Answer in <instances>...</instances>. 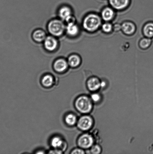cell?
Segmentation results:
<instances>
[{
    "label": "cell",
    "mask_w": 153,
    "mask_h": 154,
    "mask_svg": "<svg viewBox=\"0 0 153 154\" xmlns=\"http://www.w3.org/2000/svg\"><path fill=\"white\" fill-rule=\"evenodd\" d=\"M32 37L35 41L39 43L44 41L46 37V33L41 29H37L34 31L33 33Z\"/></svg>",
    "instance_id": "5bb4252c"
},
{
    "label": "cell",
    "mask_w": 153,
    "mask_h": 154,
    "mask_svg": "<svg viewBox=\"0 0 153 154\" xmlns=\"http://www.w3.org/2000/svg\"><path fill=\"white\" fill-rule=\"evenodd\" d=\"M106 85L105 82L104 81H102L100 83V86H101V87H104Z\"/></svg>",
    "instance_id": "484cf974"
},
{
    "label": "cell",
    "mask_w": 153,
    "mask_h": 154,
    "mask_svg": "<svg viewBox=\"0 0 153 154\" xmlns=\"http://www.w3.org/2000/svg\"><path fill=\"white\" fill-rule=\"evenodd\" d=\"M93 123L92 118L89 116H83L79 119L78 122V126L82 131H87L92 127Z\"/></svg>",
    "instance_id": "5b68a950"
},
{
    "label": "cell",
    "mask_w": 153,
    "mask_h": 154,
    "mask_svg": "<svg viewBox=\"0 0 153 154\" xmlns=\"http://www.w3.org/2000/svg\"><path fill=\"white\" fill-rule=\"evenodd\" d=\"M152 43V40L149 38H145L140 41L139 45L142 49H146L149 47Z\"/></svg>",
    "instance_id": "d6986e66"
},
{
    "label": "cell",
    "mask_w": 153,
    "mask_h": 154,
    "mask_svg": "<svg viewBox=\"0 0 153 154\" xmlns=\"http://www.w3.org/2000/svg\"><path fill=\"white\" fill-rule=\"evenodd\" d=\"M66 31L68 35L75 37L78 34L79 29L75 23H67L66 27Z\"/></svg>",
    "instance_id": "8fae6325"
},
{
    "label": "cell",
    "mask_w": 153,
    "mask_h": 154,
    "mask_svg": "<svg viewBox=\"0 0 153 154\" xmlns=\"http://www.w3.org/2000/svg\"><path fill=\"white\" fill-rule=\"evenodd\" d=\"M101 82L98 78H92L88 80L87 82V87L88 89L91 91H95L98 90L101 87L100 86Z\"/></svg>",
    "instance_id": "7c38bea8"
},
{
    "label": "cell",
    "mask_w": 153,
    "mask_h": 154,
    "mask_svg": "<svg viewBox=\"0 0 153 154\" xmlns=\"http://www.w3.org/2000/svg\"><path fill=\"white\" fill-rule=\"evenodd\" d=\"M68 63L63 59H58L54 63L53 67L55 71L62 73L66 70L68 67Z\"/></svg>",
    "instance_id": "52a82bcc"
},
{
    "label": "cell",
    "mask_w": 153,
    "mask_h": 154,
    "mask_svg": "<svg viewBox=\"0 0 153 154\" xmlns=\"http://www.w3.org/2000/svg\"><path fill=\"white\" fill-rule=\"evenodd\" d=\"M101 19L98 15L91 14L85 17L83 22L84 29L90 32H93L98 29L101 25Z\"/></svg>",
    "instance_id": "6da1fadb"
},
{
    "label": "cell",
    "mask_w": 153,
    "mask_h": 154,
    "mask_svg": "<svg viewBox=\"0 0 153 154\" xmlns=\"http://www.w3.org/2000/svg\"><path fill=\"white\" fill-rule=\"evenodd\" d=\"M113 28L115 31H119V30L121 29V25L118 24H115L113 27Z\"/></svg>",
    "instance_id": "d4e9b609"
},
{
    "label": "cell",
    "mask_w": 153,
    "mask_h": 154,
    "mask_svg": "<svg viewBox=\"0 0 153 154\" xmlns=\"http://www.w3.org/2000/svg\"><path fill=\"white\" fill-rule=\"evenodd\" d=\"M72 154H83L85 153V152L82 149H74L71 152Z\"/></svg>",
    "instance_id": "cb8c5ba5"
},
{
    "label": "cell",
    "mask_w": 153,
    "mask_h": 154,
    "mask_svg": "<svg viewBox=\"0 0 153 154\" xmlns=\"http://www.w3.org/2000/svg\"><path fill=\"white\" fill-rule=\"evenodd\" d=\"M121 29L124 33L128 35L134 34L136 31L135 25L133 23L130 22H124L121 25Z\"/></svg>",
    "instance_id": "30bf717a"
},
{
    "label": "cell",
    "mask_w": 153,
    "mask_h": 154,
    "mask_svg": "<svg viewBox=\"0 0 153 154\" xmlns=\"http://www.w3.org/2000/svg\"><path fill=\"white\" fill-rule=\"evenodd\" d=\"M75 105L78 111L84 114L91 112L93 107L90 99L85 96H81L78 98L75 101Z\"/></svg>",
    "instance_id": "3957f363"
},
{
    "label": "cell",
    "mask_w": 153,
    "mask_h": 154,
    "mask_svg": "<svg viewBox=\"0 0 153 154\" xmlns=\"http://www.w3.org/2000/svg\"><path fill=\"white\" fill-rule=\"evenodd\" d=\"M93 143V138L88 134H84L81 136L78 141V145L82 148L85 149L92 147Z\"/></svg>",
    "instance_id": "277c9868"
},
{
    "label": "cell",
    "mask_w": 153,
    "mask_h": 154,
    "mask_svg": "<svg viewBox=\"0 0 153 154\" xmlns=\"http://www.w3.org/2000/svg\"><path fill=\"white\" fill-rule=\"evenodd\" d=\"M100 96L99 94L97 93H94L91 95V99L93 102H99L100 99Z\"/></svg>",
    "instance_id": "603a6c76"
},
{
    "label": "cell",
    "mask_w": 153,
    "mask_h": 154,
    "mask_svg": "<svg viewBox=\"0 0 153 154\" xmlns=\"http://www.w3.org/2000/svg\"><path fill=\"white\" fill-rule=\"evenodd\" d=\"M54 83V79L51 75H47L43 77L42 83L46 87H49L52 85Z\"/></svg>",
    "instance_id": "ac0fdd59"
},
{
    "label": "cell",
    "mask_w": 153,
    "mask_h": 154,
    "mask_svg": "<svg viewBox=\"0 0 153 154\" xmlns=\"http://www.w3.org/2000/svg\"><path fill=\"white\" fill-rule=\"evenodd\" d=\"M77 119L74 114H70L67 115L65 117V122L67 125L73 126L76 123Z\"/></svg>",
    "instance_id": "ffe728a7"
},
{
    "label": "cell",
    "mask_w": 153,
    "mask_h": 154,
    "mask_svg": "<svg viewBox=\"0 0 153 154\" xmlns=\"http://www.w3.org/2000/svg\"><path fill=\"white\" fill-rule=\"evenodd\" d=\"M114 16V12L110 8L107 7L104 8L102 12V17L103 20L108 22L113 19Z\"/></svg>",
    "instance_id": "4fadbf2b"
},
{
    "label": "cell",
    "mask_w": 153,
    "mask_h": 154,
    "mask_svg": "<svg viewBox=\"0 0 153 154\" xmlns=\"http://www.w3.org/2000/svg\"><path fill=\"white\" fill-rule=\"evenodd\" d=\"M111 6L117 10H122L128 7L130 0H109Z\"/></svg>",
    "instance_id": "ba28073f"
},
{
    "label": "cell",
    "mask_w": 153,
    "mask_h": 154,
    "mask_svg": "<svg viewBox=\"0 0 153 154\" xmlns=\"http://www.w3.org/2000/svg\"><path fill=\"white\" fill-rule=\"evenodd\" d=\"M51 144L54 148L58 149L62 146L63 144V141L60 137H55L51 140Z\"/></svg>",
    "instance_id": "e0dca14e"
},
{
    "label": "cell",
    "mask_w": 153,
    "mask_h": 154,
    "mask_svg": "<svg viewBox=\"0 0 153 154\" xmlns=\"http://www.w3.org/2000/svg\"><path fill=\"white\" fill-rule=\"evenodd\" d=\"M90 151L94 154H99L101 152V148L98 145H94L91 147Z\"/></svg>",
    "instance_id": "7402d4cb"
},
{
    "label": "cell",
    "mask_w": 153,
    "mask_h": 154,
    "mask_svg": "<svg viewBox=\"0 0 153 154\" xmlns=\"http://www.w3.org/2000/svg\"><path fill=\"white\" fill-rule=\"evenodd\" d=\"M58 43L57 39L52 36H48L44 41L45 49L49 52H52L57 49Z\"/></svg>",
    "instance_id": "8992f818"
},
{
    "label": "cell",
    "mask_w": 153,
    "mask_h": 154,
    "mask_svg": "<svg viewBox=\"0 0 153 154\" xmlns=\"http://www.w3.org/2000/svg\"><path fill=\"white\" fill-rule=\"evenodd\" d=\"M113 27L111 24L109 23H106L103 24L102 26V29L103 31L106 33H109L112 31Z\"/></svg>",
    "instance_id": "44dd1931"
},
{
    "label": "cell",
    "mask_w": 153,
    "mask_h": 154,
    "mask_svg": "<svg viewBox=\"0 0 153 154\" xmlns=\"http://www.w3.org/2000/svg\"><path fill=\"white\" fill-rule=\"evenodd\" d=\"M58 15L61 19L66 22L73 16L71 9L67 6L61 7L58 11Z\"/></svg>",
    "instance_id": "9c48e42d"
},
{
    "label": "cell",
    "mask_w": 153,
    "mask_h": 154,
    "mask_svg": "<svg viewBox=\"0 0 153 154\" xmlns=\"http://www.w3.org/2000/svg\"><path fill=\"white\" fill-rule=\"evenodd\" d=\"M66 26L62 21L58 19H54L49 22L48 29L52 35L60 37L63 34Z\"/></svg>",
    "instance_id": "7a4b0ae2"
},
{
    "label": "cell",
    "mask_w": 153,
    "mask_h": 154,
    "mask_svg": "<svg viewBox=\"0 0 153 154\" xmlns=\"http://www.w3.org/2000/svg\"><path fill=\"white\" fill-rule=\"evenodd\" d=\"M143 32L146 37H153V23L149 22L146 24L144 27Z\"/></svg>",
    "instance_id": "2e32d148"
},
{
    "label": "cell",
    "mask_w": 153,
    "mask_h": 154,
    "mask_svg": "<svg viewBox=\"0 0 153 154\" xmlns=\"http://www.w3.org/2000/svg\"><path fill=\"white\" fill-rule=\"evenodd\" d=\"M67 62L70 67L73 68L77 67L81 64V59L78 55L73 54L69 57Z\"/></svg>",
    "instance_id": "9a60e30c"
}]
</instances>
